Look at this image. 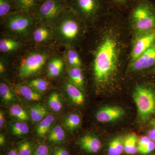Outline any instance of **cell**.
I'll list each match as a JSON object with an SVG mask.
<instances>
[{
    "instance_id": "6da1fadb",
    "label": "cell",
    "mask_w": 155,
    "mask_h": 155,
    "mask_svg": "<svg viewBox=\"0 0 155 155\" xmlns=\"http://www.w3.org/2000/svg\"><path fill=\"white\" fill-rule=\"evenodd\" d=\"M116 38H104L97 49L94 61V75L97 85L107 88L116 78L119 67V49Z\"/></svg>"
},
{
    "instance_id": "7a4b0ae2",
    "label": "cell",
    "mask_w": 155,
    "mask_h": 155,
    "mask_svg": "<svg viewBox=\"0 0 155 155\" xmlns=\"http://www.w3.org/2000/svg\"><path fill=\"white\" fill-rule=\"evenodd\" d=\"M133 27L139 33L155 30V5L149 0H138L130 14Z\"/></svg>"
},
{
    "instance_id": "3957f363",
    "label": "cell",
    "mask_w": 155,
    "mask_h": 155,
    "mask_svg": "<svg viewBox=\"0 0 155 155\" xmlns=\"http://www.w3.org/2000/svg\"><path fill=\"white\" fill-rule=\"evenodd\" d=\"M133 97L140 121L145 122L155 115V84L137 85L134 91Z\"/></svg>"
},
{
    "instance_id": "277c9868",
    "label": "cell",
    "mask_w": 155,
    "mask_h": 155,
    "mask_svg": "<svg viewBox=\"0 0 155 155\" xmlns=\"http://www.w3.org/2000/svg\"><path fill=\"white\" fill-rule=\"evenodd\" d=\"M73 11H66L55 23L54 32L61 41L70 42L76 39L80 33V26Z\"/></svg>"
},
{
    "instance_id": "5b68a950",
    "label": "cell",
    "mask_w": 155,
    "mask_h": 155,
    "mask_svg": "<svg viewBox=\"0 0 155 155\" xmlns=\"http://www.w3.org/2000/svg\"><path fill=\"white\" fill-rule=\"evenodd\" d=\"M65 11L63 0H45L38 10L37 19L39 22L55 23Z\"/></svg>"
},
{
    "instance_id": "8992f818",
    "label": "cell",
    "mask_w": 155,
    "mask_h": 155,
    "mask_svg": "<svg viewBox=\"0 0 155 155\" xmlns=\"http://www.w3.org/2000/svg\"><path fill=\"white\" fill-rule=\"evenodd\" d=\"M33 24V19L28 13L19 12L7 16V28L12 33L23 35L29 32Z\"/></svg>"
},
{
    "instance_id": "52a82bcc",
    "label": "cell",
    "mask_w": 155,
    "mask_h": 155,
    "mask_svg": "<svg viewBox=\"0 0 155 155\" xmlns=\"http://www.w3.org/2000/svg\"><path fill=\"white\" fill-rule=\"evenodd\" d=\"M47 58L48 55L45 53L35 52L28 55L21 62L19 76L27 78L36 74L44 66Z\"/></svg>"
},
{
    "instance_id": "ba28073f",
    "label": "cell",
    "mask_w": 155,
    "mask_h": 155,
    "mask_svg": "<svg viewBox=\"0 0 155 155\" xmlns=\"http://www.w3.org/2000/svg\"><path fill=\"white\" fill-rule=\"evenodd\" d=\"M72 10L87 18L97 15L103 8L101 0H72Z\"/></svg>"
},
{
    "instance_id": "9c48e42d",
    "label": "cell",
    "mask_w": 155,
    "mask_h": 155,
    "mask_svg": "<svg viewBox=\"0 0 155 155\" xmlns=\"http://www.w3.org/2000/svg\"><path fill=\"white\" fill-rule=\"evenodd\" d=\"M130 69L134 72L155 70V42L136 60L131 62Z\"/></svg>"
},
{
    "instance_id": "30bf717a",
    "label": "cell",
    "mask_w": 155,
    "mask_h": 155,
    "mask_svg": "<svg viewBox=\"0 0 155 155\" xmlns=\"http://www.w3.org/2000/svg\"><path fill=\"white\" fill-rule=\"evenodd\" d=\"M155 42V30L140 33L134 45L131 54V62L136 60Z\"/></svg>"
},
{
    "instance_id": "8fae6325",
    "label": "cell",
    "mask_w": 155,
    "mask_h": 155,
    "mask_svg": "<svg viewBox=\"0 0 155 155\" xmlns=\"http://www.w3.org/2000/svg\"><path fill=\"white\" fill-rule=\"evenodd\" d=\"M124 110L117 106H106L100 108L96 114L98 122L108 123L116 121L124 116Z\"/></svg>"
},
{
    "instance_id": "7c38bea8",
    "label": "cell",
    "mask_w": 155,
    "mask_h": 155,
    "mask_svg": "<svg viewBox=\"0 0 155 155\" xmlns=\"http://www.w3.org/2000/svg\"><path fill=\"white\" fill-rule=\"evenodd\" d=\"M79 144L82 150L89 153H96L101 149V144L96 136L87 134L83 136L79 140Z\"/></svg>"
},
{
    "instance_id": "4fadbf2b",
    "label": "cell",
    "mask_w": 155,
    "mask_h": 155,
    "mask_svg": "<svg viewBox=\"0 0 155 155\" xmlns=\"http://www.w3.org/2000/svg\"><path fill=\"white\" fill-rule=\"evenodd\" d=\"M65 90L68 96L74 104L77 106L83 104L85 100L84 95L77 87L70 82L66 84Z\"/></svg>"
},
{
    "instance_id": "5bb4252c",
    "label": "cell",
    "mask_w": 155,
    "mask_h": 155,
    "mask_svg": "<svg viewBox=\"0 0 155 155\" xmlns=\"http://www.w3.org/2000/svg\"><path fill=\"white\" fill-rule=\"evenodd\" d=\"M68 76L70 83L82 90L84 81L83 73L80 67H71L68 70Z\"/></svg>"
},
{
    "instance_id": "9a60e30c",
    "label": "cell",
    "mask_w": 155,
    "mask_h": 155,
    "mask_svg": "<svg viewBox=\"0 0 155 155\" xmlns=\"http://www.w3.org/2000/svg\"><path fill=\"white\" fill-rule=\"evenodd\" d=\"M17 91L25 99L29 101H40L41 95L28 85L18 84L16 87Z\"/></svg>"
},
{
    "instance_id": "2e32d148",
    "label": "cell",
    "mask_w": 155,
    "mask_h": 155,
    "mask_svg": "<svg viewBox=\"0 0 155 155\" xmlns=\"http://www.w3.org/2000/svg\"><path fill=\"white\" fill-rule=\"evenodd\" d=\"M64 66V61L62 58L59 57H54L48 64V75L51 77L59 76L63 71Z\"/></svg>"
},
{
    "instance_id": "e0dca14e",
    "label": "cell",
    "mask_w": 155,
    "mask_h": 155,
    "mask_svg": "<svg viewBox=\"0 0 155 155\" xmlns=\"http://www.w3.org/2000/svg\"><path fill=\"white\" fill-rule=\"evenodd\" d=\"M125 138L121 136L115 137L108 144V155H120L124 151Z\"/></svg>"
},
{
    "instance_id": "ac0fdd59",
    "label": "cell",
    "mask_w": 155,
    "mask_h": 155,
    "mask_svg": "<svg viewBox=\"0 0 155 155\" xmlns=\"http://www.w3.org/2000/svg\"><path fill=\"white\" fill-rule=\"evenodd\" d=\"M138 138L136 134L131 133L124 139V151L127 154H134L138 152Z\"/></svg>"
},
{
    "instance_id": "d6986e66",
    "label": "cell",
    "mask_w": 155,
    "mask_h": 155,
    "mask_svg": "<svg viewBox=\"0 0 155 155\" xmlns=\"http://www.w3.org/2000/svg\"><path fill=\"white\" fill-rule=\"evenodd\" d=\"M55 120V117L53 115H47L41 120L37 126L36 132L40 137H44Z\"/></svg>"
},
{
    "instance_id": "ffe728a7",
    "label": "cell",
    "mask_w": 155,
    "mask_h": 155,
    "mask_svg": "<svg viewBox=\"0 0 155 155\" xmlns=\"http://www.w3.org/2000/svg\"><path fill=\"white\" fill-rule=\"evenodd\" d=\"M48 114L47 108L41 104L32 106L29 109V115L34 122H40L47 116Z\"/></svg>"
},
{
    "instance_id": "44dd1931",
    "label": "cell",
    "mask_w": 155,
    "mask_h": 155,
    "mask_svg": "<svg viewBox=\"0 0 155 155\" xmlns=\"http://www.w3.org/2000/svg\"><path fill=\"white\" fill-rule=\"evenodd\" d=\"M16 8L19 12L29 14L35 8V0H13Z\"/></svg>"
},
{
    "instance_id": "7402d4cb",
    "label": "cell",
    "mask_w": 155,
    "mask_h": 155,
    "mask_svg": "<svg viewBox=\"0 0 155 155\" xmlns=\"http://www.w3.org/2000/svg\"><path fill=\"white\" fill-rule=\"evenodd\" d=\"M66 138V133L63 127L60 125H56L51 130L49 134L48 139L50 142L60 143Z\"/></svg>"
},
{
    "instance_id": "603a6c76",
    "label": "cell",
    "mask_w": 155,
    "mask_h": 155,
    "mask_svg": "<svg viewBox=\"0 0 155 155\" xmlns=\"http://www.w3.org/2000/svg\"><path fill=\"white\" fill-rule=\"evenodd\" d=\"M51 35V31L48 28L41 26L37 28L34 31L33 39L37 43H41L49 39Z\"/></svg>"
},
{
    "instance_id": "cb8c5ba5",
    "label": "cell",
    "mask_w": 155,
    "mask_h": 155,
    "mask_svg": "<svg viewBox=\"0 0 155 155\" xmlns=\"http://www.w3.org/2000/svg\"><path fill=\"white\" fill-rule=\"evenodd\" d=\"M11 115L19 121L22 122L28 121L29 116L25 110L18 104H14L10 109Z\"/></svg>"
},
{
    "instance_id": "d4e9b609",
    "label": "cell",
    "mask_w": 155,
    "mask_h": 155,
    "mask_svg": "<svg viewBox=\"0 0 155 155\" xmlns=\"http://www.w3.org/2000/svg\"><path fill=\"white\" fill-rule=\"evenodd\" d=\"M81 123L80 116L77 114H70L64 119V125L69 130H74L79 127Z\"/></svg>"
},
{
    "instance_id": "484cf974",
    "label": "cell",
    "mask_w": 155,
    "mask_h": 155,
    "mask_svg": "<svg viewBox=\"0 0 155 155\" xmlns=\"http://www.w3.org/2000/svg\"><path fill=\"white\" fill-rule=\"evenodd\" d=\"M48 104L49 107L54 112H59L63 107L61 97L59 94L56 91L53 92L50 95L48 99Z\"/></svg>"
},
{
    "instance_id": "4316f807",
    "label": "cell",
    "mask_w": 155,
    "mask_h": 155,
    "mask_svg": "<svg viewBox=\"0 0 155 155\" xmlns=\"http://www.w3.org/2000/svg\"><path fill=\"white\" fill-rule=\"evenodd\" d=\"M20 44L18 42L11 38H2L0 40V51L7 53L17 49Z\"/></svg>"
},
{
    "instance_id": "83f0119b",
    "label": "cell",
    "mask_w": 155,
    "mask_h": 155,
    "mask_svg": "<svg viewBox=\"0 0 155 155\" xmlns=\"http://www.w3.org/2000/svg\"><path fill=\"white\" fill-rule=\"evenodd\" d=\"M11 132L16 136H22L27 134L29 131V127L24 122H15L11 125Z\"/></svg>"
},
{
    "instance_id": "f1b7e54d",
    "label": "cell",
    "mask_w": 155,
    "mask_h": 155,
    "mask_svg": "<svg viewBox=\"0 0 155 155\" xmlns=\"http://www.w3.org/2000/svg\"><path fill=\"white\" fill-rule=\"evenodd\" d=\"M0 96L3 102L10 103L16 101L15 96L9 87L6 84H0Z\"/></svg>"
},
{
    "instance_id": "f546056e",
    "label": "cell",
    "mask_w": 155,
    "mask_h": 155,
    "mask_svg": "<svg viewBox=\"0 0 155 155\" xmlns=\"http://www.w3.org/2000/svg\"><path fill=\"white\" fill-rule=\"evenodd\" d=\"M66 58L71 67H80L82 65L80 57L74 50H68L66 52Z\"/></svg>"
},
{
    "instance_id": "4dcf8cb0",
    "label": "cell",
    "mask_w": 155,
    "mask_h": 155,
    "mask_svg": "<svg viewBox=\"0 0 155 155\" xmlns=\"http://www.w3.org/2000/svg\"><path fill=\"white\" fill-rule=\"evenodd\" d=\"M28 85L36 91L41 93L47 90L49 84L47 81L42 78H38L30 81Z\"/></svg>"
},
{
    "instance_id": "1f68e13d",
    "label": "cell",
    "mask_w": 155,
    "mask_h": 155,
    "mask_svg": "<svg viewBox=\"0 0 155 155\" xmlns=\"http://www.w3.org/2000/svg\"><path fill=\"white\" fill-rule=\"evenodd\" d=\"M18 155H31L32 147L29 142L24 141L20 143L18 146Z\"/></svg>"
},
{
    "instance_id": "d6a6232c",
    "label": "cell",
    "mask_w": 155,
    "mask_h": 155,
    "mask_svg": "<svg viewBox=\"0 0 155 155\" xmlns=\"http://www.w3.org/2000/svg\"><path fill=\"white\" fill-rule=\"evenodd\" d=\"M12 2L11 0H0V17L8 15L11 11Z\"/></svg>"
},
{
    "instance_id": "836d02e7",
    "label": "cell",
    "mask_w": 155,
    "mask_h": 155,
    "mask_svg": "<svg viewBox=\"0 0 155 155\" xmlns=\"http://www.w3.org/2000/svg\"><path fill=\"white\" fill-rule=\"evenodd\" d=\"M155 149V142L151 140L148 143L138 147V152L142 154L146 155L149 154Z\"/></svg>"
},
{
    "instance_id": "e575fe53",
    "label": "cell",
    "mask_w": 155,
    "mask_h": 155,
    "mask_svg": "<svg viewBox=\"0 0 155 155\" xmlns=\"http://www.w3.org/2000/svg\"><path fill=\"white\" fill-rule=\"evenodd\" d=\"M33 155H49L48 148L45 145H41L34 152Z\"/></svg>"
},
{
    "instance_id": "d590c367",
    "label": "cell",
    "mask_w": 155,
    "mask_h": 155,
    "mask_svg": "<svg viewBox=\"0 0 155 155\" xmlns=\"http://www.w3.org/2000/svg\"><path fill=\"white\" fill-rule=\"evenodd\" d=\"M151 128L147 132V136L150 140L155 142V118L152 119L150 123Z\"/></svg>"
},
{
    "instance_id": "8d00e7d4",
    "label": "cell",
    "mask_w": 155,
    "mask_h": 155,
    "mask_svg": "<svg viewBox=\"0 0 155 155\" xmlns=\"http://www.w3.org/2000/svg\"><path fill=\"white\" fill-rule=\"evenodd\" d=\"M151 140L147 136H143L138 139V147L143 146L149 143Z\"/></svg>"
},
{
    "instance_id": "74e56055",
    "label": "cell",
    "mask_w": 155,
    "mask_h": 155,
    "mask_svg": "<svg viewBox=\"0 0 155 155\" xmlns=\"http://www.w3.org/2000/svg\"><path fill=\"white\" fill-rule=\"evenodd\" d=\"M53 155H69V152L65 148L62 147L56 148Z\"/></svg>"
},
{
    "instance_id": "f35d334b",
    "label": "cell",
    "mask_w": 155,
    "mask_h": 155,
    "mask_svg": "<svg viewBox=\"0 0 155 155\" xmlns=\"http://www.w3.org/2000/svg\"><path fill=\"white\" fill-rule=\"evenodd\" d=\"M111 2L116 5H123L128 2L130 0H110Z\"/></svg>"
},
{
    "instance_id": "ab89813d",
    "label": "cell",
    "mask_w": 155,
    "mask_h": 155,
    "mask_svg": "<svg viewBox=\"0 0 155 155\" xmlns=\"http://www.w3.org/2000/svg\"><path fill=\"white\" fill-rule=\"evenodd\" d=\"M4 121H5V116L2 110L0 111V127L2 128L4 125Z\"/></svg>"
},
{
    "instance_id": "60d3db41",
    "label": "cell",
    "mask_w": 155,
    "mask_h": 155,
    "mask_svg": "<svg viewBox=\"0 0 155 155\" xmlns=\"http://www.w3.org/2000/svg\"><path fill=\"white\" fill-rule=\"evenodd\" d=\"M5 136L3 134H1L0 135V145L1 146H3L5 144Z\"/></svg>"
},
{
    "instance_id": "b9f144b4",
    "label": "cell",
    "mask_w": 155,
    "mask_h": 155,
    "mask_svg": "<svg viewBox=\"0 0 155 155\" xmlns=\"http://www.w3.org/2000/svg\"><path fill=\"white\" fill-rule=\"evenodd\" d=\"M5 65L2 62V61H1L0 62V72L1 74H2L5 72Z\"/></svg>"
},
{
    "instance_id": "7bdbcfd3",
    "label": "cell",
    "mask_w": 155,
    "mask_h": 155,
    "mask_svg": "<svg viewBox=\"0 0 155 155\" xmlns=\"http://www.w3.org/2000/svg\"><path fill=\"white\" fill-rule=\"evenodd\" d=\"M8 155H18L17 150H12L8 153Z\"/></svg>"
},
{
    "instance_id": "ee69618b",
    "label": "cell",
    "mask_w": 155,
    "mask_h": 155,
    "mask_svg": "<svg viewBox=\"0 0 155 155\" xmlns=\"http://www.w3.org/2000/svg\"><path fill=\"white\" fill-rule=\"evenodd\" d=\"M45 0H35V2H36V4L37 3H43V2Z\"/></svg>"
},
{
    "instance_id": "f6af8a7d",
    "label": "cell",
    "mask_w": 155,
    "mask_h": 155,
    "mask_svg": "<svg viewBox=\"0 0 155 155\" xmlns=\"http://www.w3.org/2000/svg\"><path fill=\"white\" fill-rule=\"evenodd\" d=\"M149 1L150 2H151L153 4L155 5V0H149Z\"/></svg>"
}]
</instances>
